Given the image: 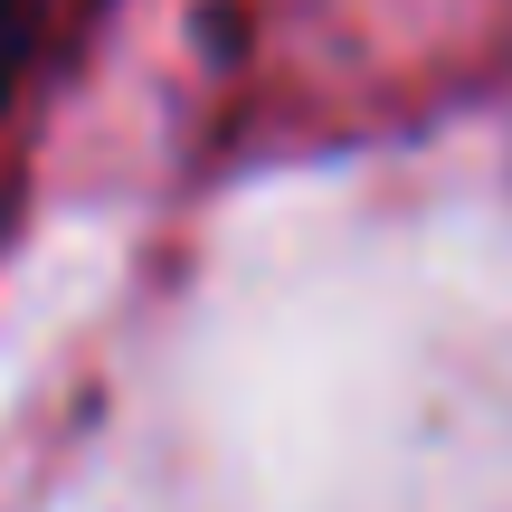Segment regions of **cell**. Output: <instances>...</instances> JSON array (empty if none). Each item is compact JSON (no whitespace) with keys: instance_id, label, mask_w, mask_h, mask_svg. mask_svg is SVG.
I'll use <instances>...</instances> for the list:
<instances>
[{"instance_id":"cell-1","label":"cell","mask_w":512,"mask_h":512,"mask_svg":"<svg viewBox=\"0 0 512 512\" xmlns=\"http://www.w3.org/2000/svg\"><path fill=\"white\" fill-rule=\"evenodd\" d=\"M29 57H38V0H0V114H10Z\"/></svg>"}]
</instances>
